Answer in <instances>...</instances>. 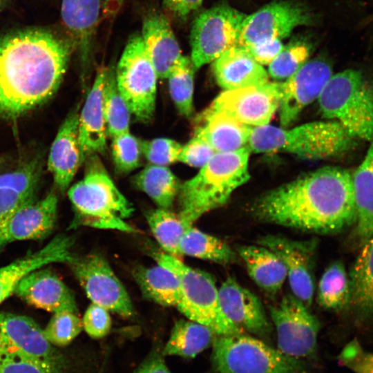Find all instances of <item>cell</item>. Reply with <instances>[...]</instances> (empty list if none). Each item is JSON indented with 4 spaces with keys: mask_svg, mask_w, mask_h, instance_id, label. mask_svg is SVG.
<instances>
[{
    "mask_svg": "<svg viewBox=\"0 0 373 373\" xmlns=\"http://www.w3.org/2000/svg\"><path fill=\"white\" fill-rule=\"evenodd\" d=\"M316 300L323 308L341 311L350 303V284L344 265L341 262L329 265L318 285Z\"/></svg>",
    "mask_w": 373,
    "mask_h": 373,
    "instance_id": "obj_36",
    "label": "cell"
},
{
    "mask_svg": "<svg viewBox=\"0 0 373 373\" xmlns=\"http://www.w3.org/2000/svg\"><path fill=\"white\" fill-rule=\"evenodd\" d=\"M195 133L204 137L216 153L232 152L248 146L251 126L220 112L205 111Z\"/></svg>",
    "mask_w": 373,
    "mask_h": 373,
    "instance_id": "obj_27",
    "label": "cell"
},
{
    "mask_svg": "<svg viewBox=\"0 0 373 373\" xmlns=\"http://www.w3.org/2000/svg\"><path fill=\"white\" fill-rule=\"evenodd\" d=\"M0 351L16 353L58 373L63 367L61 356L30 318L0 313Z\"/></svg>",
    "mask_w": 373,
    "mask_h": 373,
    "instance_id": "obj_14",
    "label": "cell"
},
{
    "mask_svg": "<svg viewBox=\"0 0 373 373\" xmlns=\"http://www.w3.org/2000/svg\"><path fill=\"white\" fill-rule=\"evenodd\" d=\"M216 153L204 137L195 133L186 144L182 146L178 162L191 166L201 168Z\"/></svg>",
    "mask_w": 373,
    "mask_h": 373,
    "instance_id": "obj_45",
    "label": "cell"
},
{
    "mask_svg": "<svg viewBox=\"0 0 373 373\" xmlns=\"http://www.w3.org/2000/svg\"><path fill=\"white\" fill-rule=\"evenodd\" d=\"M212 343L216 373H312L300 359L242 334L218 336Z\"/></svg>",
    "mask_w": 373,
    "mask_h": 373,
    "instance_id": "obj_8",
    "label": "cell"
},
{
    "mask_svg": "<svg viewBox=\"0 0 373 373\" xmlns=\"http://www.w3.org/2000/svg\"><path fill=\"white\" fill-rule=\"evenodd\" d=\"M1 160H0V168H1Z\"/></svg>",
    "mask_w": 373,
    "mask_h": 373,
    "instance_id": "obj_52",
    "label": "cell"
},
{
    "mask_svg": "<svg viewBox=\"0 0 373 373\" xmlns=\"http://www.w3.org/2000/svg\"><path fill=\"white\" fill-rule=\"evenodd\" d=\"M142 154L151 164L164 166L178 162L182 144L165 137L140 142Z\"/></svg>",
    "mask_w": 373,
    "mask_h": 373,
    "instance_id": "obj_43",
    "label": "cell"
},
{
    "mask_svg": "<svg viewBox=\"0 0 373 373\" xmlns=\"http://www.w3.org/2000/svg\"><path fill=\"white\" fill-rule=\"evenodd\" d=\"M0 373H58L16 353L1 352Z\"/></svg>",
    "mask_w": 373,
    "mask_h": 373,
    "instance_id": "obj_47",
    "label": "cell"
},
{
    "mask_svg": "<svg viewBox=\"0 0 373 373\" xmlns=\"http://www.w3.org/2000/svg\"><path fill=\"white\" fill-rule=\"evenodd\" d=\"M79 114L70 113L61 124L51 145L48 168L54 182L61 193H65L74 178L83 158L78 133Z\"/></svg>",
    "mask_w": 373,
    "mask_h": 373,
    "instance_id": "obj_20",
    "label": "cell"
},
{
    "mask_svg": "<svg viewBox=\"0 0 373 373\" xmlns=\"http://www.w3.org/2000/svg\"><path fill=\"white\" fill-rule=\"evenodd\" d=\"M195 70L190 57L183 56L166 78L171 97L178 112L188 117L193 111Z\"/></svg>",
    "mask_w": 373,
    "mask_h": 373,
    "instance_id": "obj_39",
    "label": "cell"
},
{
    "mask_svg": "<svg viewBox=\"0 0 373 373\" xmlns=\"http://www.w3.org/2000/svg\"><path fill=\"white\" fill-rule=\"evenodd\" d=\"M140 35L158 77L167 78L183 57L169 19L160 13L148 15Z\"/></svg>",
    "mask_w": 373,
    "mask_h": 373,
    "instance_id": "obj_24",
    "label": "cell"
},
{
    "mask_svg": "<svg viewBox=\"0 0 373 373\" xmlns=\"http://www.w3.org/2000/svg\"><path fill=\"white\" fill-rule=\"evenodd\" d=\"M309 55V48L305 44L298 42L284 46L269 64V75L278 80L287 79L306 62Z\"/></svg>",
    "mask_w": 373,
    "mask_h": 373,
    "instance_id": "obj_42",
    "label": "cell"
},
{
    "mask_svg": "<svg viewBox=\"0 0 373 373\" xmlns=\"http://www.w3.org/2000/svg\"><path fill=\"white\" fill-rule=\"evenodd\" d=\"M115 73L118 89L131 115L139 122H149L155 109L159 77L140 34L128 40Z\"/></svg>",
    "mask_w": 373,
    "mask_h": 373,
    "instance_id": "obj_9",
    "label": "cell"
},
{
    "mask_svg": "<svg viewBox=\"0 0 373 373\" xmlns=\"http://www.w3.org/2000/svg\"><path fill=\"white\" fill-rule=\"evenodd\" d=\"M284 46L279 39L261 41L244 48L259 64L269 65L283 50Z\"/></svg>",
    "mask_w": 373,
    "mask_h": 373,
    "instance_id": "obj_48",
    "label": "cell"
},
{
    "mask_svg": "<svg viewBox=\"0 0 373 373\" xmlns=\"http://www.w3.org/2000/svg\"><path fill=\"white\" fill-rule=\"evenodd\" d=\"M356 144L357 139L332 120L309 122L292 128L269 124L252 127L248 146L256 153L280 152L320 160L342 155Z\"/></svg>",
    "mask_w": 373,
    "mask_h": 373,
    "instance_id": "obj_4",
    "label": "cell"
},
{
    "mask_svg": "<svg viewBox=\"0 0 373 373\" xmlns=\"http://www.w3.org/2000/svg\"><path fill=\"white\" fill-rule=\"evenodd\" d=\"M204 0H163L164 8L173 15L184 18L198 9Z\"/></svg>",
    "mask_w": 373,
    "mask_h": 373,
    "instance_id": "obj_49",
    "label": "cell"
},
{
    "mask_svg": "<svg viewBox=\"0 0 373 373\" xmlns=\"http://www.w3.org/2000/svg\"><path fill=\"white\" fill-rule=\"evenodd\" d=\"M269 310L276 330L278 350L298 359L314 358L321 325L309 307L288 294Z\"/></svg>",
    "mask_w": 373,
    "mask_h": 373,
    "instance_id": "obj_11",
    "label": "cell"
},
{
    "mask_svg": "<svg viewBox=\"0 0 373 373\" xmlns=\"http://www.w3.org/2000/svg\"><path fill=\"white\" fill-rule=\"evenodd\" d=\"M146 218L154 237L165 253L180 257L181 238L186 228L193 224H186L171 209L158 207L149 211Z\"/></svg>",
    "mask_w": 373,
    "mask_h": 373,
    "instance_id": "obj_37",
    "label": "cell"
},
{
    "mask_svg": "<svg viewBox=\"0 0 373 373\" xmlns=\"http://www.w3.org/2000/svg\"><path fill=\"white\" fill-rule=\"evenodd\" d=\"M314 22L309 12L292 1H276L245 18L238 46L246 48L261 41L281 39L297 26Z\"/></svg>",
    "mask_w": 373,
    "mask_h": 373,
    "instance_id": "obj_15",
    "label": "cell"
},
{
    "mask_svg": "<svg viewBox=\"0 0 373 373\" xmlns=\"http://www.w3.org/2000/svg\"><path fill=\"white\" fill-rule=\"evenodd\" d=\"M100 6V0H62L63 22L84 63L92 51Z\"/></svg>",
    "mask_w": 373,
    "mask_h": 373,
    "instance_id": "obj_26",
    "label": "cell"
},
{
    "mask_svg": "<svg viewBox=\"0 0 373 373\" xmlns=\"http://www.w3.org/2000/svg\"><path fill=\"white\" fill-rule=\"evenodd\" d=\"M362 246L350 271V303L363 314L373 316V236Z\"/></svg>",
    "mask_w": 373,
    "mask_h": 373,
    "instance_id": "obj_33",
    "label": "cell"
},
{
    "mask_svg": "<svg viewBox=\"0 0 373 373\" xmlns=\"http://www.w3.org/2000/svg\"><path fill=\"white\" fill-rule=\"evenodd\" d=\"M82 329V320L77 313L61 311L54 313L43 332L50 344L64 347L70 343Z\"/></svg>",
    "mask_w": 373,
    "mask_h": 373,
    "instance_id": "obj_40",
    "label": "cell"
},
{
    "mask_svg": "<svg viewBox=\"0 0 373 373\" xmlns=\"http://www.w3.org/2000/svg\"><path fill=\"white\" fill-rule=\"evenodd\" d=\"M133 276L144 298L164 307H177L180 283L171 270L157 263L153 267L137 266Z\"/></svg>",
    "mask_w": 373,
    "mask_h": 373,
    "instance_id": "obj_30",
    "label": "cell"
},
{
    "mask_svg": "<svg viewBox=\"0 0 373 373\" xmlns=\"http://www.w3.org/2000/svg\"><path fill=\"white\" fill-rule=\"evenodd\" d=\"M1 0H0V2H1Z\"/></svg>",
    "mask_w": 373,
    "mask_h": 373,
    "instance_id": "obj_53",
    "label": "cell"
},
{
    "mask_svg": "<svg viewBox=\"0 0 373 373\" xmlns=\"http://www.w3.org/2000/svg\"><path fill=\"white\" fill-rule=\"evenodd\" d=\"M249 146L216 153L191 179L181 184L178 215L188 224L224 205L232 193L249 179Z\"/></svg>",
    "mask_w": 373,
    "mask_h": 373,
    "instance_id": "obj_3",
    "label": "cell"
},
{
    "mask_svg": "<svg viewBox=\"0 0 373 373\" xmlns=\"http://www.w3.org/2000/svg\"><path fill=\"white\" fill-rule=\"evenodd\" d=\"M257 244L271 250L285 265L291 293L307 307L314 294L315 240H296L280 235L260 237Z\"/></svg>",
    "mask_w": 373,
    "mask_h": 373,
    "instance_id": "obj_16",
    "label": "cell"
},
{
    "mask_svg": "<svg viewBox=\"0 0 373 373\" xmlns=\"http://www.w3.org/2000/svg\"><path fill=\"white\" fill-rule=\"evenodd\" d=\"M250 211L260 222L304 232H340L356 222L352 173L319 169L262 194Z\"/></svg>",
    "mask_w": 373,
    "mask_h": 373,
    "instance_id": "obj_1",
    "label": "cell"
},
{
    "mask_svg": "<svg viewBox=\"0 0 373 373\" xmlns=\"http://www.w3.org/2000/svg\"><path fill=\"white\" fill-rule=\"evenodd\" d=\"M245 17L239 10L221 4L204 10L195 19L190 36V59L195 70L238 46Z\"/></svg>",
    "mask_w": 373,
    "mask_h": 373,
    "instance_id": "obj_10",
    "label": "cell"
},
{
    "mask_svg": "<svg viewBox=\"0 0 373 373\" xmlns=\"http://www.w3.org/2000/svg\"><path fill=\"white\" fill-rule=\"evenodd\" d=\"M103 108L107 133L110 137L129 131L131 113L118 89L115 73L112 68L106 69Z\"/></svg>",
    "mask_w": 373,
    "mask_h": 373,
    "instance_id": "obj_38",
    "label": "cell"
},
{
    "mask_svg": "<svg viewBox=\"0 0 373 373\" xmlns=\"http://www.w3.org/2000/svg\"><path fill=\"white\" fill-rule=\"evenodd\" d=\"M67 264L92 303L124 318L133 315V303L125 287L103 256L73 255Z\"/></svg>",
    "mask_w": 373,
    "mask_h": 373,
    "instance_id": "obj_12",
    "label": "cell"
},
{
    "mask_svg": "<svg viewBox=\"0 0 373 373\" xmlns=\"http://www.w3.org/2000/svg\"><path fill=\"white\" fill-rule=\"evenodd\" d=\"M15 293L28 304L52 313H78L75 296L70 288L51 270L39 268L26 275Z\"/></svg>",
    "mask_w": 373,
    "mask_h": 373,
    "instance_id": "obj_18",
    "label": "cell"
},
{
    "mask_svg": "<svg viewBox=\"0 0 373 373\" xmlns=\"http://www.w3.org/2000/svg\"><path fill=\"white\" fill-rule=\"evenodd\" d=\"M35 200L28 178L17 171L0 175V249L8 224L23 204Z\"/></svg>",
    "mask_w": 373,
    "mask_h": 373,
    "instance_id": "obj_35",
    "label": "cell"
},
{
    "mask_svg": "<svg viewBox=\"0 0 373 373\" xmlns=\"http://www.w3.org/2000/svg\"><path fill=\"white\" fill-rule=\"evenodd\" d=\"M83 329L93 338L106 336L111 328L109 311L105 307L91 303L82 318Z\"/></svg>",
    "mask_w": 373,
    "mask_h": 373,
    "instance_id": "obj_46",
    "label": "cell"
},
{
    "mask_svg": "<svg viewBox=\"0 0 373 373\" xmlns=\"http://www.w3.org/2000/svg\"><path fill=\"white\" fill-rule=\"evenodd\" d=\"M219 300L225 316L234 325L259 336H268L271 325L259 298L228 277L218 288Z\"/></svg>",
    "mask_w": 373,
    "mask_h": 373,
    "instance_id": "obj_19",
    "label": "cell"
},
{
    "mask_svg": "<svg viewBox=\"0 0 373 373\" xmlns=\"http://www.w3.org/2000/svg\"><path fill=\"white\" fill-rule=\"evenodd\" d=\"M282 93L283 82L224 90L207 111L224 113L251 127L265 126L278 110Z\"/></svg>",
    "mask_w": 373,
    "mask_h": 373,
    "instance_id": "obj_13",
    "label": "cell"
},
{
    "mask_svg": "<svg viewBox=\"0 0 373 373\" xmlns=\"http://www.w3.org/2000/svg\"><path fill=\"white\" fill-rule=\"evenodd\" d=\"M213 332L208 327L188 318L177 321L162 351V356L192 358L209 347Z\"/></svg>",
    "mask_w": 373,
    "mask_h": 373,
    "instance_id": "obj_31",
    "label": "cell"
},
{
    "mask_svg": "<svg viewBox=\"0 0 373 373\" xmlns=\"http://www.w3.org/2000/svg\"><path fill=\"white\" fill-rule=\"evenodd\" d=\"M72 245L71 237L58 235L42 249L1 267L0 305L15 293L19 281L28 273L50 263H67L73 256Z\"/></svg>",
    "mask_w": 373,
    "mask_h": 373,
    "instance_id": "obj_23",
    "label": "cell"
},
{
    "mask_svg": "<svg viewBox=\"0 0 373 373\" xmlns=\"http://www.w3.org/2000/svg\"><path fill=\"white\" fill-rule=\"evenodd\" d=\"M332 75L330 63L325 59L318 58L306 61L283 82V93L278 108L283 127L290 125L305 106L318 99Z\"/></svg>",
    "mask_w": 373,
    "mask_h": 373,
    "instance_id": "obj_17",
    "label": "cell"
},
{
    "mask_svg": "<svg viewBox=\"0 0 373 373\" xmlns=\"http://www.w3.org/2000/svg\"><path fill=\"white\" fill-rule=\"evenodd\" d=\"M89 160L84 178L68 190L75 210L70 228L84 226L133 232L126 222L134 211L132 203L117 189L96 155Z\"/></svg>",
    "mask_w": 373,
    "mask_h": 373,
    "instance_id": "obj_5",
    "label": "cell"
},
{
    "mask_svg": "<svg viewBox=\"0 0 373 373\" xmlns=\"http://www.w3.org/2000/svg\"><path fill=\"white\" fill-rule=\"evenodd\" d=\"M323 115L357 140H373V84L362 69L332 75L318 98Z\"/></svg>",
    "mask_w": 373,
    "mask_h": 373,
    "instance_id": "obj_6",
    "label": "cell"
},
{
    "mask_svg": "<svg viewBox=\"0 0 373 373\" xmlns=\"http://www.w3.org/2000/svg\"><path fill=\"white\" fill-rule=\"evenodd\" d=\"M337 359L354 373H373V352L365 350L356 338L345 345Z\"/></svg>",
    "mask_w": 373,
    "mask_h": 373,
    "instance_id": "obj_44",
    "label": "cell"
},
{
    "mask_svg": "<svg viewBox=\"0 0 373 373\" xmlns=\"http://www.w3.org/2000/svg\"><path fill=\"white\" fill-rule=\"evenodd\" d=\"M134 373H171L162 358L156 352L150 354Z\"/></svg>",
    "mask_w": 373,
    "mask_h": 373,
    "instance_id": "obj_50",
    "label": "cell"
},
{
    "mask_svg": "<svg viewBox=\"0 0 373 373\" xmlns=\"http://www.w3.org/2000/svg\"><path fill=\"white\" fill-rule=\"evenodd\" d=\"M134 185L146 193L158 208L171 209L178 195L181 183L167 167L150 164L137 173Z\"/></svg>",
    "mask_w": 373,
    "mask_h": 373,
    "instance_id": "obj_32",
    "label": "cell"
},
{
    "mask_svg": "<svg viewBox=\"0 0 373 373\" xmlns=\"http://www.w3.org/2000/svg\"><path fill=\"white\" fill-rule=\"evenodd\" d=\"M107 68L100 69L79 114L78 133L83 161L103 153L108 135L103 108V91Z\"/></svg>",
    "mask_w": 373,
    "mask_h": 373,
    "instance_id": "obj_22",
    "label": "cell"
},
{
    "mask_svg": "<svg viewBox=\"0 0 373 373\" xmlns=\"http://www.w3.org/2000/svg\"><path fill=\"white\" fill-rule=\"evenodd\" d=\"M70 45L49 30L26 28L0 37V116L13 118L48 100L66 71Z\"/></svg>",
    "mask_w": 373,
    "mask_h": 373,
    "instance_id": "obj_2",
    "label": "cell"
},
{
    "mask_svg": "<svg viewBox=\"0 0 373 373\" xmlns=\"http://www.w3.org/2000/svg\"><path fill=\"white\" fill-rule=\"evenodd\" d=\"M2 354L0 352V360L1 358Z\"/></svg>",
    "mask_w": 373,
    "mask_h": 373,
    "instance_id": "obj_51",
    "label": "cell"
},
{
    "mask_svg": "<svg viewBox=\"0 0 373 373\" xmlns=\"http://www.w3.org/2000/svg\"><path fill=\"white\" fill-rule=\"evenodd\" d=\"M181 256L186 255L222 265L234 262L236 253L222 240L193 225L185 230L179 246Z\"/></svg>",
    "mask_w": 373,
    "mask_h": 373,
    "instance_id": "obj_34",
    "label": "cell"
},
{
    "mask_svg": "<svg viewBox=\"0 0 373 373\" xmlns=\"http://www.w3.org/2000/svg\"><path fill=\"white\" fill-rule=\"evenodd\" d=\"M111 138L112 157L116 170L120 173H128L136 169L142 155L140 142L130 131Z\"/></svg>",
    "mask_w": 373,
    "mask_h": 373,
    "instance_id": "obj_41",
    "label": "cell"
},
{
    "mask_svg": "<svg viewBox=\"0 0 373 373\" xmlns=\"http://www.w3.org/2000/svg\"><path fill=\"white\" fill-rule=\"evenodd\" d=\"M213 71L219 86L232 90L269 82V75L242 47L236 46L213 61Z\"/></svg>",
    "mask_w": 373,
    "mask_h": 373,
    "instance_id": "obj_25",
    "label": "cell"
},
{
    "mask_svg": "<svg viewBox=\"0 0 373 373\" xmlns=\"http://www.w3.org/2000/svg\"><path fill=\"white\" fill-rule=\"evenodd\" d=\"M156 263L171 270L180 283V298L178 309L184 316L210 328L217 336L242 334L224 314L216 287L207 273L192 268L178 258L164 252L151 254Z\"/></svg>",
    "mask_w": 373,
    "mask_h": 373,
    "instance_id": "obj_7",
    "label": "cell"
},
{
    "mask_svg": "<svg viewBox=\"0 0 373 373\" xmlns=\"http://www.w3.org/2000/svg\"><path fill=\"white\" fill-rule=\"evenodd\" d=\"M57 211V198L50 192L38 201L21 206L12 216L3 238V247L17 240H39L52 231Z\"/></svg>",
    "mask_w": 373,
    "mask_h": 373,
    "instance_id": "obj_21",
    "label": "cell"
},
{
    "mask_svg": "<svg viewBox=\"0 0 373 373\" xmlns=\"http://www.w3.org/2000/svg\"><path fill=\"white\" fill-rule=\"evenodd\" d=\"M352 182L357 214L355 232L363 245L373 236V140L352 173Z\"/></svg>",
    "mask_w": 373,
    "mask_h": 373,
    "instance_id": "obj_29",
    "label": "cell"
},
{
    "mask_svg": "<svg viewBox=\"0 0 373 373\" xmlns=\"http://www.w3.org/2000/svg\"><path fill=\"white\" fill-rule=\"evenodd\" d=\"M253 281L269 296L281 289L287 272L280 259L268 248L257 245H240L236 249Z\"/></svg>",
    "mask_w": 373,
    "mask_h": 373,
    "instance_id": "obj_28",
    "label": "cell"
}]
</instances>
